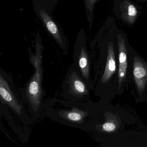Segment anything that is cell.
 <instances>
[{"label":"cell","mask_w":147,"mask_h":147,"mask_svg":"<svg viewBox=\"0 0 147 147\" xmlns=\"http://www.w3.org/2000/svg\"><path fill=\"white\" fill-rule=\"evenodd\" d=\"M91 104L54 98L46 100L45 115L69 127L88 131L92 127L94 116Z\"/></svg>","instance_id":"obj_1"},{"label":"cell","mask_w":147,"mask_h":147,"mask_svg":"<svg viewBox=\"0 0 147 147\" xmlns=\"http://www.w3.org/2000/svg\"><path fill=\"white\" fill-rule=\"evenodd\" d=\"M43 49L42 38L36 37L35 40L36 53L29 51L30 60L35 69V72L20 92L22 99L28 106L33 122L38 120L45 115L46 105V101L44 99L45 93L42 86V52Z\"/></svg>","instance_id":"obj_2"},{"label":"cell","mask_w":147,"mask_h":147,"mask_svg":"<svg viewBox=\"0 0 147 147\" xmlns=\"http://www.w3.org/2000/svg\"><path fill=\"white\" fill-rule=\"evenodd\" d=\"M0 96L1 104L6 106L24 124L30 123L31 119L26 112L20 92L11 75L2 68L0 69Z\"/></svg>","instance_id":"obj_3"},{"label":"cell","mask_w":147,"mask_h":147,"mask_svg":"<svg viewBox=\"0 0 147 147\" xmlns=\"http://www.w3.org/2000/svg\"><path fill=\"white\" fill-rule=\"evenodd\" d=\"M34 11L49 34L65 55L68 51L69 44L59 23L52 14V10L45 0H32Z\"/></svg>","instance_id":"obj_4"},{"label":"cell","mask_w":147,"mask_h":147,"mask_svg":"<svg viewBox=\"0 0 147 147\" xmlns=\"http://www.w3.org/2000/svg\"><path fill=\"white\" fill-rule=\"evenodd\" d=\"M91 89L72 64L62 84L61 96L63 99L71 101H90Z\"/></svg>","instance_id":"obj_5"},{"label":"cell","mask_w":147,"mask_h":147,"mask_svg":"<svg viewBox=\"0 0 147 147\" xmlns=\"http://www.w3.org/2000/svg\"><path fill=\"white\" fill-rule=\"evenodd\" d=\"M74 63L76 71L83 80L92 89L93 82L90 77V58L87 49L86 37L84 29L78 32L74 47Z\"/></svg>","instance_id":"obj_6"},{"label":"cell","mask_w":147,"mask_h":147,"mask_svg":"<svg viewBox=\"0 0 147 147\" xmlns=\"http://www.w3.org/2000/svg\"><path fill=\"white\" fill-rule=\"evenodd\" d=\"M133 76L138 92L140 94L145 91L147 85V65L138 57L133 61Z\"/></svg>","instance_id":"obj_7"},{"label":"cell","mask_w":147,"mask_h":147,"mask_svg":"<svg viewBox=\"0 0 147 147\" xmlns=\"http://www.w3.org/2000/svg\"><path fill=\"white\" fill-rule=\"evenodd\" d=\"M118 45L119 47L118 85L120 88L123 82L125 80L127 72V49L123 38L120 35L118 37Z\"/></svg>","instance_id":"obj_8"},{"label":"cell","mask_w":147,"mask_h":147,"mask_svg":"<svg viewBox=\"0 0 147 147\" xmlns=\"http://www.w3.org/2000/svg\"><path fill=\"white\" fill-rule=\"evenodd\" d=\"M116 63L115 60L113 43L110 42L108 44L106 63L104 74L101 78V82L106 83L109 81L116 72Z\"/></svg>","instance_id":"obj_9"},{"label":"cell","mask_w":147,"mask_h":147,"mask_svg":"<svg viewBox=\"0 0 147 147\" xmlns=\"http://www.w3.org/2000/svg\"><path fill=\"white\" fill-rule=\"evenodd\" d=\"M121 9L123 18L129 24H133L138 13L136 7L130 1L125 0L122 4Z\"/></svg>","instance_id":"obj_10"},{"label":"cell","mask_w":147,"mask_h":147,"mask_svg":"<svg viewBox=\"0 0 147 147\" xmlns=\"http://www.w3.org/2000/svg\"><path fill=\"white\" fill-rule=\"evenodd\" d=\"M103 130L107 132H112L115 130L116 125L114 123L112 122H107L102 125Z\"/></svg>","instance_id":"obj_11"}]
</instances>
